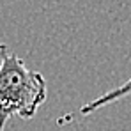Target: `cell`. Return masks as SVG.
Masks as SVG:
<instances>
[{
	"label": "cell",
	"mask_w": 131,
	"mask_h": 131,
	"mask_svg": "<svg viewBox=\"0 0 131 131\" xmlns=\"http://www.w3.org/2000/svg\"><path fill=\"white\" fill-rule=\"evenodd\" d=\"M48 97L46 78L0 44V131L13 117L32 119Z\"/></svg>",
	"instance_id": "1"
},
{
	"label": "cell",
	"mask_w": 131,
	"mask_h": 131,
	"mask_svg": "<svg viewBox=\"0 0 131 131\" xmlns=\"http://www.w3.org/2000/svg\"><path fill=\"white\" fill-rule=\"evenodd\" d=\"M126 96H131V78L128 82H124L121 87H115L113 90H108L106 94H103V96L96 97L94 101H89L87 105H83V106L80 108V115L87 117L90 113L97 112L99 108H103V106H106V105H112V103H115V101H119V99H122V97H126Z\"/></svg>",
	"instance_id": "2"
}]
</instances>
